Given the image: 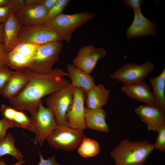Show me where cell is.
I'll use <instances>...</instances> for the list:
<instances>
[{
  "label": "cell",
  "instance_id": "8d00e7d4",
  "mask_svg": "<svg viewBox=\"0 0 165 165\" xmlns=\"http://www.w3.org/2000/svg\"><path fill=\"white\" fill-rule=\"evenodd\" d=\"M25 160H23L18 161L17 162L13 165H22L25 162ZM0 165H7L5 163L4 159L0 160Z\"/></svg>",
  "mask_w": 165,
  "mask_h": 165
},
{
  "label": "cell",
  "instance_id": "9a60e30c",
  "mask_svg": "<svg viewBox=\"0 0 165 165\" xmlns=\"http://www.w3.org/2000/svg\"><path fill=\"white\" fill-rule=\"evenodd\" d=\"M135 112L146 125L148 130L156 131L165 124V111L156 106L141 105Z\"/></svg>",
  "mask_w": 165,
  "mask_h": 165
},
{
  "label": "cell",
  "instance_id": "e0dca14e",
  "mask_svg": "<svg viewBox=\"0 0 165 165\" xmlns=\"http://www.w3.org/2000/svg\"><path fill=\"white\" fill-rule=\"evenodd\" d=\"M4 24L3 43L7 54L18 44V33L22 25L17 19L13 10Z\"/></svg>",
  "mask_w": 165,
  "mask_h": 165
},
{
  "label": "cell",
  "instance_id": "cb8c5ba5",
  "mask_svg": "<svg viewBox=\"0 0 165 165\" xmlns=\"http://www.w3.org/2000/svg\"><path fill=\"white\" fill-rule=\"evenodd\" d=\"M13 136L11 132L7 134L5 138L0 141V160L3 156L10 155L18 161L23 160L21 151L16 146Z\"/></svg>",
  "mask_w": 165,
  "mask_h": 165
},
{
  "label": "cell",
  "instance_id": "603a6c76",
  "mask_svg": "<svg viewBox=\"0 0 165 165\" xmlns=\"http://www.w3.org/2000/svg\"><path fill=\"white\" fill-rule=\"evenodd\" d=\"M32 58L14 49L7 54V66L17 70L26 69Z\"/></svg>",
  "mask_w": 165,
  "mask_h": 165
},
{
  "label": "cell",
  "instance_id": "ffe728a7",
  "mask_svg": "<svg viewBox=\"0 0 165 165\" xmlns=\"http://www.w3.org/2000/svg\"><path fill=\"white\" fill-rule=\"evenodd\" d=\"M107 112L103 108L90 109L85 107V121L87 127L105 133L109 132L106 121Z\"/></svg>",
  "mask_w": 165,
  "mask_h": 165
},
{
  "label": "cell",
  "instance_id": "f546056e",
  "mask_svg": "<svg viewBox=\"0 0 165 165\" xmlns=\"http://www.w3.org/2000/svg\"><path fill=\"white\" fill-rule=\"evenodd\" d=\"M12 10V8L9 6H0V23L5 22Z\"/></svg>",
  "mask_w": 165,
  "mask_h": 165
},
{
  "label": "cell",
  "instance_id": "9c48e42d",
  "mask_svg": "<svg viewBox=\"0 0 165 165\" xmlns=\"http://www.w3.org/2000/svg\"><path fill=\"white\" fill-rule=\"evenodd\" d=\"M154 69V64L151 61L141 64L128 63L116 70L110 75V78L124 85H131L143 81Z\"/></svg>",
  "mask_w": 165,
  "mask_h": 165
},
{
  "label": "cell",
  "instance_id": "5bb4252c",
  "mask_svg": "<svg viewBox=\"0 0 165 165\" xmlns=\"http://www.w3.org/2000/svg\"><path fill=\"white\" fill-rule=\"evenodd\" d=\"M30 78L29 70L25 69L13 71L11 76L0 92L9 101L18 96L27 85Z\"/></svg>",
  "mask_w": 165,
  "mask_h": 165
},
{
  "label": "cell",
  "instance_id": "277c9868",
  "mask_svg": "<svg viewBox=\"0 0 165 165\" xmlns=\"http://www.w3.org/2000/svg\"><path fill=\"white\" fill-rule=\"evenodd\" d=\"M62 46L61 42H58L38 45L27 69L38 73L50 72L59 60Z\"/></svg>",
  "mask_w": 165,
  "mask_h": 165
},
{
  "label": "cell",
  "instance_id": "30bf717a",
  "mask_svg": "<svg viewBox=\"0 0 165 165\" xmlns=\"http://www.w3.org/2000/svg\"><path fill=\"white\" fill-rule=\"evenodd\" d=\"M86 94L81 89L74 88L72 102L65 116L66 122L68 126L82 130L86 128L84 106Z\"/></svg>",
  "mask_w": 165,
  "mask_h": 165
},
{
  "label": "cell",
  "instance_id": "83f0119b",
  "mask_svg": "<svg viewBox=\"0 0 165 165\" xmlns=\"http://www.w3.org/2000/svg\"><path fill=\"white\" fill-rule=\"evenodd\" d=\"M13 72L7 66L0 67V92L9 80Z\"/></svg>",
  "mask_w": 165,
  "mask_h": 165
},
{
  "label": "cell",
  "instance_id": "ac0fdd59",
  "mask_svg": "<svg viewBox=\"0 0 165 165\" xmlns=\"http://www.w3.org/2000/svg\"><path fill=\"white\" fill-rule=\"evenodd\" d=\"M67 73L74 88L81 89L86 94L95 85L94 79L89 74L69 64L67 65Z\"/></svg>",
  "mask_w": 165,
  "mask_h": 165
},
{
  "label": "cell",
  "instance_id": "d590c367",
  "mask_svg": "<svg viewBox=\"0 0 165 165\" xmlns=\"http://www.w3.org/2000/svg\"><path fill=\"white\" fill-rule=\"evenodd\" d=\"M4 24L0 23V42L1 43H3L4 42Z\"/></svg>",
  "mask_w": 165,
  "mask_h": 165
},
{
  "label": "cell",
  "instance_id": "7c38bea8",
  "mask_svg": "<svg viewBox=\"0 0 165 165\" xmlns=\"http://www.w3.org/2000/svg\"><path fill=\"white\" fill-rule=\"evenodd\" d=\"M22 25L42 24L47 22L48 12L42 5L26 6L13 11Z\"/></svg>",
  "mask_w": 165,
  "mask_h": 165
},
{
  "label": "cell",
  "instance_id": "8992f818",
  "mask_svg": "<svg viewBox=\"0 0 165 165\" xmlns=\"http://www.w3.org/2000/svg\"><path fill=\"white\" fill-rule=\"evenodd\" d=\"M31 124L28 130L35 135V140L42 146L44 141L57 127L54 115L41 104L35 113L31 114Z\"/></svg>",
  "mask_w": 165,
  "mask_h": 165
},
{
  "label": "cell",
  "instance_id": "52a82bcc",
  "mask_svg": "<svg viewBox=\"0 0 165 165\" xmlns=\"http://www.w3.org/2000/svg\"><path fill=\"white\" fill-rule=\"evenodd\" d=\"M62 41L57 33L46 24L22 25L18 35V43H27L41 45Z\"/></svg>",
  "mask_w": 165,
  "mask_h": 165
},
{
  "label": "cell",
  "instance_id": "8fae6325",
  "mask_svg": "<svg viewBox=\"0 0 165 165\" xmlns=\"http://www.w3.org/2000/svg\"><path fill=\"white\" fill-rule=\"evenodd\" d=\"M106 55L105 50L103 48H96L89 45L81 48L73 61V64L76 67L90 74L101 58Z\"/></svg>",
  "mask_w": 165,
  "mask_h": 165
},
{
  "label": "cell",
  "instance_id": "4316f807",
  "mask_svg": "<svg viewBox=\"0 0 165 165\" xmlns=\"http://www.w3.org/2000/svg\"><path fill=\"white\" fill-rule=\"evenodd\" d=\"M157 131L158 136L155 143L153 144L154 149L164 152L165 151V124L161 126Z\"/></svg>",
  "mask_w": 165,
  "mask_h": 165
},
{
  "label": "cell",
  "instance_id": "836d02e7",
  "mask_svg": "<svg viewBox=\"0 0 165 165\" xmlns=\"http://www.w3.org/2000/svg\"><path fill=\"white\" fill-rule=\"evenodd\" d=\"M7 54L3 43L0 42V67L7 66Z\"/></svg>",
  "mask_w": 165,
  "mask_h": 165
},
{
  "label": "cell",
  "instance_id": "e575fe53",
  "mask_svg": "<svg viewBox=\"0 0 165 165\" xmlns=\"http://www.w3.org/2000/svg\"><path fill=\"white\" fill-rule=\"evenodd\" d=\"M57 0H42V5L49 12L54 5Z\"/></svg>",
  "mask_w": 165,
  "mask_h": 165
},
{
  "label": "cell",
  "instance_id": "4dcf8cb0",
  "mask_svg": "<svg viewBox=\"0 0 165 165\" xmlns=\"http://www.w3.org/2000/svg\"><path fill=\"white\" fill-rule=\"evenodd\" d=\"M21 5L20 0H0V6H9L14 11L19 9Z\"/></svg>",
  "mask_w": 165,
  "mask_h": 165
},
{
  "label": "cell",
  "instance_id": "74e56055",
  "mask_svg": "<svg viewBox=\"0 0 165 165\" xmlns=\"http://www.w3.org/2000/svg\"><path fill=\"white\" fill-rule=\"evenodd\" d=\"M114 165H118V164H117L115 163V164Z\"/></svg>",
  "mask_w": 165,
  "mask_h": 165
},
{
  "label": "cell",
  "instance_id": "4fadbf2b",
  "mask_svg": "<svg viewBox=\"0 0 165 165\" xmlns=\"http://www.w3.org/2000/svg\"><path fill=\"white\" fill-rule=\"evenodd\" d=\"M134 18L127 29L126 36L128 38L156 35V28L154 24L143 15L140 8L133 9Z\"/></svg>",
  "mask_w": 165,
  "mask_h": 165
},
{
  "label": "cell",
  "instance_id": "7a4b0ae2",
  "mask_svg": "<svg viewBox=\"0 0 165 165\" xmlns=\"http://www.w3.org/2000/svg\"><path fill=\"white\" fill-rule=\"evenodd\" d=\"M154 149L153 144L148 141L127 139L121 140L110 155L119 165H144Z\"/></svg>",
  "mask_w": 165,
  "mask_h": 165
},
{
  "label": "cell",
  "instance_id": "f1b7e54d",
  "mask_svg": "<svg viewBox=\"0 0 165 165\" xmlns=\"http://www.w3.org/2000/svg\"><path fill=\"white\" fill-rule=\"evenodd\" d=\"M12 121L3 117L0 120V141L4 139L7 135V130L9 128L16 127Z\"/></svg>",
  "mask_w": 165,
  "mask_h": 165
},
{
  "label": "cell",
  "instance_id": "ba28073f",
  "mask_svg": "<svg viewBox=\"0 0 165 165\" xmlns=\"http://www.w3.org/2000/svg\"><path fill=\"white\" fill-rule=\"evenodd\" d=\"M74 87L71 83L51 94L46 100L48 108L53 113L59 126H68L65 116L73 99Z\"/></svg>",
  "mask_w": 165,
  "mask_h": 165
},
{
  "label": "cell",
  "instance_id": "6da1fadb",
  "mask_svg": "<svg viewBox=\"0 0 165 165\" xmlns=\"http://www.w3.org/2000/svg\"><path fill=\"white\" fill-rule=\"evenodd\" d=\"M28 70L30 78L27 85L18 96L9 101L16 109L26 110L32 114L43 103L42 97L59 90L70 82L64 78L68 77L67 73L58 68L46 73L34 72Z\"/></svg>",
  "mask_w": 165,
  "mask_h": 165
},
{
  "label": "cell",
  "instance_id": "d6a6232c",
  "mask_svg": "<svg viewBox=\"0 0 165 165\" xmlns=\"http://www.w3.org/2000/svg\"><path fill=\"white\" fill-rule=\"evenodd\" d=\"M143 1L141 0H124L123 2L126 6L134 9L140 8Z\"/></svg>",
  "mask_w": 165,
  "mask_h": 165
},
{
  "label": "cell",
  "instance_id": "d4e9b609",
  "mask_svg": "<svg viewBox=\"0 0 165 165\" xmlns=\"http://www.w3.org/2000/svg\"><path fill=\"white\" fill-rule=\"evenodd\" d=\"M99 143L90 138H84L78 148V152L81 156L85 158L93 157L100 152Z\"/></svg>",
  "mask_w": 165,
  "mask_h": 165
},
{
  "label": "cell",
  "instance_id": "484cf974",
  "mask_svg": "<svg viewBox=\"0 0 165 165\" xmlns=\"http://www.w3.org/2000/svg\"><path fill=\"white\" fill-rule=\"evenodd\" d=\"M70 2L69 0H57L54 5L48 12L47 22L61 13Z\"/></svg>",
  "mask_w": 165,
  "mask_h": 165
},
{
  "label": "cell",
  "instance_id": "d6986e66",
  "mask_svg": "<svg viewBox=\"0 0 165 165\" xmlns=\"http://www.w3.org/2000/svg\"><path fill=\"white\" fill-rule=\"evenodd\" d=\"M110 92L103 84L95 85L87 93L86 104L87 108L90 109L103 108L110 97Z\"/></svg>",
  "mask_w": 165,
  "mask_h": 165
},
{
  "label": "cell",
  "instance_id": "3957f363",
  "mask_svg": "<svg viewBox=\"0 0 165 165\" xmlns=\"http://www.w3.org/2000/svg\"><path fill=\"white\" fill-rule=\"evenodd\" d=\"M94 14L87 12H81L70 14L62 13L46 23L62 40L69 42L74 31L92 20Z\"/></svg>",
  "mask_w": 165,
  "mask_h": 165
},
{
  "label": "cell",
  "instance_id": "5b68a950",
  "mask_svg": "<svg viewBox=\"0 0 165 165\" xmlns=\"http://www.w3.org/2000/svg\"><path fill=\"white\" fill-rule=\"evenodd\" d=\"M85 137L84 130L58 126L46 140L51 147L70 152L78 149Z\"/></svg>",
  "mask_w": 165,
  "mask_h": 165
},
{
  "label": "cell",
  "instance_id": "7402d4cb",
  "mask_svg": "<svg viewBox=\"0 0 165 165\" xmlns=\"http://www.w3.org/2000/svg\"><path fill=\"white\" fill-rule=\"evenodd\" d=\"M156 106L165 111V68L157 76L149 79Z\"/></svg>",
  "mask_w": 165,
  "mask_h": 165
},
{
  "label": "cell",
  "instance_id": "2e32d148",
  "mask_svg": "<svg viewBox=\"0 0 165 165\" xmlns=\"http://www.w3.org/2000/svg\"><path fill=\"white\" fill-rule=\"evenodd\" d=\"M121 90L131 99L146 105L157 106L154 96L150 86L144 81L133 85H124L121 87Z\"/></svg>",
  "mask_w": 165,
  "mask_h": 165
},
{
  "label": "cell",
  "instance_id": "44dd1931",
  "mask_svg": "<svg viewBox=\"0 0 165 165\" xmlns=\"http://www.w3.org/2000/svg\"><path fill=\"white\" fill-rule=\"evenodd\" d=\"M0 111L3 117L13 122L16 127L28 130L30 128L31 124V117L23 111L4 104L1 105Z\"/></svg>",
  "mask_w": 165,
  "mask_h": 165
},
{
  "label": "cell",
  "instance_id": "1f68e13d",
  "mask_svg": "<svg viewBox=\"0 0 165 165\" xmlns=\"http://www.w3.org/2000/svg\"><path fill=\"white\" fill-rule=\"evenodd\" d=\"M55 154L51 157L45 159L42 155L39 153V161L36 165H61L56 161Z\"/></svg>",
  "mask_w": 165,
  "mask_h": 165
}]
</instances>
